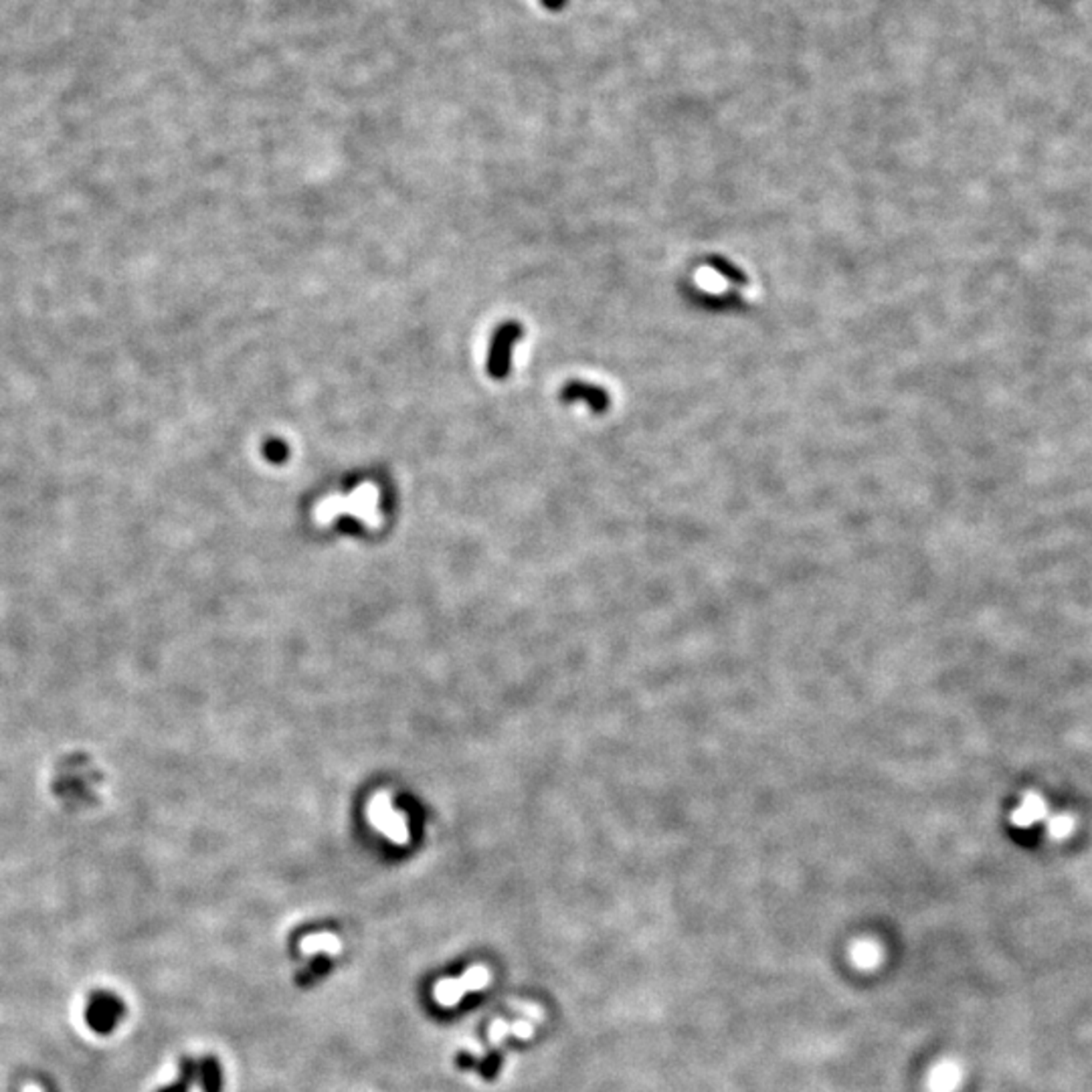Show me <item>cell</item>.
Returning <instances> with one entry per match:
<instances>
[{"label": "cell", "mask_w": 1092, "mask_h": 1092, "mask_svg": "<svg viewBox=\"0 0 1092 1092\" xmlns=\"http://www.w3.org/2000/svg\"><path fill=\"white\" fill-rule=\"evenodd\" d=\"M567 3L568 0H542V4H545L548 10H560Z\"/></svg>", "instance_id": "52a82bcc"}, {"label": "cell", "mask_w": 1092, "mask_h": 1092, "mask_svg": "<svg viewBox=\"0 0 1092 1092\" xmlns=\"http://www.w3.org/2000/svg\"><path fill=\"white\" fill-rule=\"evenodd\" d=\"M520 338V328L514 324L504 326L498 330V334L491 342L488 368L494 376H504L510 368V356H512V347Z\"/></svg>", "instance_id": "6da1fadb"}, {"label": "cell", "mask_w": 1092, "mask_h": 1092, "mask_svg": "<svg viewBox=\"0 0 1092 1092\" xmlns=\"http://www.w3.org/2000/svg\"><path fill=\"white\" fill-rule=\"evenodd\" d=\"M500 1068H502V1054L500 1052H491L490 1056L484 1060V1064H482L480 1070H482V1076L485 1078V1081H494L496 1075H498V1070H500Z\"/></svg>", "instance_id": "277c9868"}, {"label": "cell", "mask_w": 1092, "mask_h": 1092, "mask_svg": "<svg viewBox=\"0 0 1092 1092\" xmlns=\"http://www.w3.org/2000/svg\"><path fill=\"white\" fill-rule=\"evenodd\" d=\"M456 1064H457V1066H459V1068H462V1070H468V1068H474V1066H476V1058H474V1056H471V1054H465V1052H459V1054H457V1060H456Z\"/></svg>", "instance_id": "8992f818"}, {"label": "cell", "mask_w": 1092, "mask_h": 1092, "mask_svg": "<svg viewBox=\"0 0 1092 1092\" xmlns=\"http://www.w3.org/2000/svg\"><path fill=\"white\" fill-rule=\"evenodd\" d=\"M265 453L271 459H276V462H279V459H284L287 456V447L282 442H271V443H267Z\"/></svg>", "instance_id": "5b68a950"}, {"label": "cell", "mask_w": 1092, "mask_h": 1092, "mask_svg": "<svg viewBox=\"0 0 1092 1092\" xmlns=\"http://www.w3.org/2000/svg\"><path fill=\"white\" fill-rule=\"evenodd\" d=\"M330 967H332V965H330V959H328V957H326V955L316 957V961L312 963L310 969L306 971V973H302V975L298 977V983H299V986H306V983H312V981H314V977L328 973Z\"/></svg>", "instance_id": "3957f363"}, {"label": "cell", "mask_w": 1092, "mask_h": 1092, "mask_svg": "<svg viewBox=\"0 0 1092 1092\" xmlns=\"http://www.w3.org/2000/svg\"><path fill=\"white\" fill-rule=\"evenodd\" d=\"M204 1092H221V1070L215 1058H204L201 1064Z\"/></svg>", "instance_id": "7a4b0ae2"}, {"label": "cell", "mask_w": 1092, "mask_h": 1092, "mask_svg": "<svg viewBox=\"0 0 1092 1092\" xmlns=\"http://www.w3.org/2000/svg\"><path fill=\"white\" fill-rule=\"evenodd\" d=\"M164 1092H187V1082H178V1084H175V1087L166 1089Z\"/></svg>", "instance_id": "ba28073f"}]
</instances>
